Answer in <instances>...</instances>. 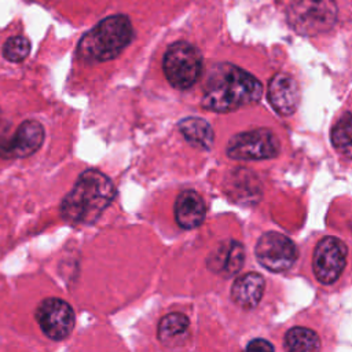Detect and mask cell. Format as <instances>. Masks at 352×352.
Wrapping results in <instances>:
<instances>
[{"mask_svg":"<svg viewBox=\"0 0 352 352\" xmlns=\"http://www.w3.org/2000/svg\"><path fill=\"white\" fill-rule=\"evenodd\" d=\"M264 278L257 272L241 275L231 286V298L236 305L245 309H252L260 302L264 293Z\"/></svg>","mask_w":352,"mask_h":352,"instance_id":"14","label":"cell"},{"mask_svg":"<svg viewBox=\"0 0 352 352\" xmlns=\"http://www.w3.org/2000/svg\"><path fill=\"white\" fill-rule=\"evenodd\" d=\"M162 70L173 88L188 89L202 73V55L187 41L173 43L162 59Z\"/></svg>","mask_w":352,"mask_h":352,"instance_id":"4","label":"cell"},{"mask_svg":"<svg viewBox=\"0 0 352 352\" xmlns=\"http://www.w3.org/2000/svg\"><path fill=\"white\" fill-rule=\"evenodd\" d=\"M44 128L36 120L23 121L12 136L0 131V155L6 158H25L34 154L44 142Z\"/></svg>","mask_w":352,"mask_h":352,"instance_id":"10","label":"cell"},{"mask_svg":"<svg viewBox=\"0 0 352 352\" xmlns=\"http://www.w3.org/2000/svg\"><path fill=\"white\" fill-rule=\"evenodd\" d=\"M36 319L41 331L54 341L65 340L74 327L73 308L56 297L45 298L38 304Z\"/></svg>","mask_w":352,"mask_h":352,"instance_id":"9","label":"cell"},{"mask_svg":"<svg viewBox=\"0 0 352 352\" xmlns=\"http://www.w3.org/2000/svg\"><path fill=\"white\" fill-rule=\"evenodd\" d=\"M285 346L293 352L318 351L320 348V340L311 329L293 327L285 336Z\"/></svg>","mask_w":352,"mask_h":352,"instance_id":"18","label":"cell"},{"mask_svg":"<svg viewBox=\"0 0 352 352\" xmlns=\"http://www.w3.org/2000/svg\"><path fill=\"white\" fill-rule=\"evenodd\" d=\"M132 36V25L126 16H107L81 38L78 55L95 63L114 59L131 43Z\"/></svg>","mask_w":352,"mask_h":352,"instance_id":"3","label":"cell"},{"mask_svg":"<svg viewBox=\"0 0 352 352\" xmlns=\"http://www.w3.org/2000/svg\"><path fill=\"white\" fill-rule=\"evenodd\" d=\"M254 253L257 261L271 272L287 271L298 256L294 242L276 231L264 232L256 243Z\"/></svg>","mask_w":352,"mask_h":352,"instance_id":"7","label":"cell"},{"mask_svg":"<svg viewBox=\"0 0 352 352\" xmlns=\"http://www.w3.org/2000/svg\"><path fill=\"white\" fill-rule=\"evenodd\" d=\"M190 326L188 318L180 312H172L161 318L158 323L157 337L158 340L165 344L170 345L177 337L184 334Z\"/></svg>","mask_w":352,"mask_h":352,"instance_id":"17","label":"cell"},{"mask_svg":"<svg viewBox=\"0 0 352 352\" xmlns=\"http://www.w3.org/2000/svg\"><path fill=\"white\" fill-rule=\"evenodd\" d=\"M30 51V43L23 36H12L3 45V56L10 62L23 60Z\"/></svg>","mask_w":352,"mask_h":352,"instance_id":"19","label":"cell"},{"mask_svg":"<svg viewBox=\"0 0 352 352\" xmlns=\"http://www.w3.org/2000/svg\"><path fill=\"white\" fill-rule=\"evenodd\" d=\"M175 220L183 230H192L199 227L206 214V208L202 197L194 190L182 191L173 206Z\"/></svg>","mask_w":352,"mask_h":352,"instance_id":"13","label":"cell"},{"mask_svg":"<svg viewBox=\"0 0 352 352\" xmlns=\"http://www.w3.org/2000/svg\"><path fill=\"white\" fill-rule=\"evenodd\" d=\"M337 19L334 0H294L287 8V21L300 34L314 36L329 30Z\"/></svg>","mask_w":352,"mask_h":352,"instance_id":"5","label":"cell"},{"mask_svg":"<svg viewBox=\"0 0 352 352\" xmlns=\"http://www.w3.org/2000/svg\"><path fill=\"white\" fill-rule=\"evenodd\" d=\"M348 248L337 236L322 238L312 257V268L316 279L323 285L334 283L342 274L346 264Z\"/></svg>","mask_w":352,"mask_h":352,"instance_id":"8","label":"cell"},{"mask_svg":"<svg viewBox=\"0 0 352 352\" xmlns=\"http://www.w3.org/2000/svg\"><path fill=\"white\" fill-rule=\"evenodd\" d=\"M179 131L190 144L201 150L212 148L214 133L210 124L204 118H199V117L183 118L179 122Z\"/></svg>","mask_w":352,"mask_h":352,"instance_id":"15","label":"cell"},{"mask_svg":"<svg viewBox=\"0 0 352 352\" xmlns=\"http://www.w3.org/2000/svg\"><path fill=\"white\" fill-rule=\"evenodd\" d=\"M116 198L111 179L96 169L82 172L60 202L63 220L73 224H92Z\"/></svg>","mask_w":352,"mask_h":352,"instance_id":"2","label":"cell"},{"mask_svg":"<svg viewBox=\"0 0 352 352\" xmlns=\"http://www.w3.org/2000/svg\"><path fill=\"white\" fill-rule=\"evenodd\" d=\"M267 98L276 113L290 116L300 103V89L297 81L286 73H276L271 77L267 89Z\"/></svg>","mask_w":352,"mask_h":352,"instance_id":"11","label":"cell"},{"mask_svg":"<svg viewBox=\"0 0 352 352\" xmlns=\"http://www.w3.org/2000/svg\"><path fill=\"white\" fill-rule=\"evenodd\" d=\"M245 261V248L241 242L230 239L220 242L208 256V268L221 276L230 278L238 274Z\"/></svg>","mask_w":352,"mask_h":352,"instance_id":"12","label":"cell"},{"mask_svg":"<svg viewBox=\"0 0 352 352\" xmlns=\"http://www.w3.org/2000/svg\"><path fill=\"white\" fill-rule=\"evenodd\" d=\"M330 139L334 148L345 158H352V113H344L334 124Z\"/></svg>","mask_w":352,"mask_h":352,"instance_id":"16","label":"cell"},{"mask_svg":"<svg viewBox=\"0 0 352 352\" xmlns=\"http://www.w3.org/2000/svg\"><path fill=\"white\" fill-rule=\"evenodd\" d=\"M261 82L232 63H216L206 73L201 104L204 109L227 113L258 102Z\"/></svg>","mask_w":352,"mask_h":352,"instance_id":"1","label":"cell"},{"mask_svg":"<svg viewBox=\"0 0 352 352\" xmlns=\"http://www.w3.org/2000/svg\"><path fill=\"white\" fill-rule=\"evenodd\" d=\"M246 349L248 351H263V352H267V351H274V345L270 341H267V340L256 338V340H252L246 345Z\"/></svg>","mask_w":352,"mask_h":352,"instance_id":"20","label":"cell"},{"mask_svg":"<svg viewBox=\"0 0 352 352\" xmlns=\"http://www.w3.org/2000/svg\"><path fill=\"white\" fill-rule=\"evenodd\" d=\"M280 144L272 131L257 128L234 135L226 147L230 158L236 161L270 160L279 154Z\"/></svg>","mask_w":352,"mask_h":352,"instance_id":"6","label":"cell"}]
</instances>
